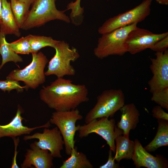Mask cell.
I'll use <instances>...</instances> for the list:
<instances>
[{
	"instance_id": "6da1fadb",
	"label": "cell",
	"mask_w": 168,
	"mask_h": 168,
	"mask_svg": "<svg viewBox=\"0 0 168 168\" xmlns=\"http://www.w3.org/2000/svg\"><path fill=\"white\" fill-rule=\"evenodd\" d=\"M88 92L84 84H76L72 80L57 78L40 91L41 100L50 109L57 111L76 109L89 100Z\"/></svg>"
},
{
	"instance_id": "7a4b0ae2",
	"label": "cell",
	"mask_w": 168,
	"mask_h": 168,
	"mask_svg": "<svg viewBox=\"0 0 168 168\" xmlns=\"http://www.w3.org/2000/svg\"><path fill=\"white\" fill-rule=\"evenodd\" d=\"M135 23L102 34L93 50L95 56L102 59L111 55L122 56L127 52L125 41L129 33L137 27Z\"/></svg>"
},
{
	"instance_id": "3957f363",
	"label": "cell",
	"mask_w": 168,
	"mask_h": 168,
	"mask_svg": "<svg viewBox=\"0 0 168 168\" xmlns=\"http://www.w3.org/2000/svg\"><path fill=\"white\" fill-rule=\"evenodd\" d=\"M55 0H35L30 10L21 29L28 30L41 26L54 20H59L66 23L71 22L69 17L65 13L67 10L57 9Z\"/></svg>"
},
{
	"instance_id": "277c9868",
	"label": "cell",
	"mask_w": 168,
	"mask_h": 168,
	"mask_svg": "<svg viewBox=\"0 0 168 168\" xmlns=\"http://www.w3.org/2000/svg\"><path fill=\"white\" fill-rule=\"evenodd\" d=\"M55 53L49 62L45 76H56L57 78L65 76H73L76 70L71 64L80 57L77 49L71 48L68 44L64 40H58L54 48Z\"/></svg>"
},
{
	"instance_id": "5b68a950",
	"label": "cell",
	"mask_w": 168,
	"mask_h": 168,
	"mask_svg": "<svg viewBox=\"0 0 168 168\" xmlns=\"http://www.w3.org/2000/svg\"><path fill=\"white\" fill-rule=\"evenodd\" d=\"M32 54L31 62L22 69L12 71L6 79L23 82L26 89H35L45 81L44 69L48 62L46 56L41 52Z\"/></svg>"
},
{
	"instance_id": "8992f818",
	"label": "cell",
	"mask_w": 168,
	"mask_h": 168,
	"mask_svg": "<svg viewBox=\"0 0 168 168\" xmlns=\"http://www.w3.org/2000/svg\"><path fill=\"white\" fill-rule=\"evenodd\" d=\"M124 104V95L121 89L105 90L97 96L96 104L86 114L85 123L102 117H112Z\"/></svg>"
},
{
	"instance_id": "52a82bcc",
	"label": "cell",
	"mask_w": 168,
	"mask_h": 168,
	"mask_svg": "<svg viewBox=\"0 0 168 168\" xmlns=\"http://www.w3.org/2000/svg\"><path fill=\"white\" fill-rule=\"evenodd\" d=\"M83 116L77 109L67 111H55L52 114L49 121L50 124L56 126L62 136L65 153L70 156L75 147L74 136L80 125L76 126L77 121L82 120Z\"/></svg>"
},
{
	"instance_id": "ba28073f",
	"label": "cell",
	"mask_w": 168,
	"mask_h": 168,
	"mask_svg": "<svg viewBox=\"0 0 168 168\" xmlns=\"http://www.w3.org/2000/svg\"><path fill=\"white\" fill-rule=\"evenodd\" d=\"M152 1L144 0L135 7L109 18L99 28L98 32L102 35L142 21L150 14Z\"/></svg>"
},
{
	"instance_id": "9c48e42d",
	"label": "cell",
	"mask_w": 168,
	"mask_h": 168,
	"mask_svg": "<svg viewBox=\"0 0 168 168\" xmlns=\"http://www.w3.org/2000/svg\"><path fill=\"white\" fill-rule=\"evenodd\" d=\"M93 119L83 125H80L78 132V136L82 138L91 133H96L105 139L110 149L114 153L115 151L114 128L115 120L102 117Z\"/></svg>"
},
{
	"instance_id": "30bf717a",
	"label": "cell",
	"mask_w": 168,
	"mask_h": 168,
	"mask_svg": "<svg viewBox=\"0 0 168 168\" xmlns=\"http://www.w3.org/2000/svg\"><path fill=\"white\" fill-rule=\"evenodd\" d=\"M33 139H38L34 143L40 148L48 150L54 158H61V151L64 142L60 131L56 126L51 129L44 128L42 133L37 132L32 135H26L23 139L26 141Z\"/></svg>"
},
{
	"instance_id": "8fae6325",
	"label": "cell",
	"mask_w": 168,
	"mask_h": 168,
	"mask_svg": "<svg viewBox=\"0 0 168 168\" xmlns=\"http://www.w3.org/2000/svg\"><path fill=\"white\" fill-rule=\"evenodd\" d=\"M168 35V32L154 34L137 27L131 31L127 36L125 41L127 52L135 54L150 49L156 42Z\"/></svg>"
},
{
	"instance_id": "7c38bea8",
	"label": "cell",
	"mask_w": 168,
	"mask_h": 168,
	"mask_svg": "<svg viewBox=\"0 0 168 168\" xmlns=\"http://www.w3.org/2000/svg\"><path fill=\"white\" fill-rule=\"evenodd\" d=\"M156 57L150 58V68L152 74L148 84L152 93L168 87V50L156 52Z\"/></svg>"
},
{
	"instance_id": "4fadbf2b",
	"label": "cell",
	"mask_w": 168,
	"mask_h": 168,
	"mask_svg": "<svg viewBox=\"0 0 168 168\" xmlns=\"http://www.w3.org/2000/svg\"><path fill=\"white\" fill-rule=\"evenodd\" d=\"M21 164V168H52L54 157L48 150L41 149L34 142L30 145Z\"/></svg>"
},
{
	"instance_id": "5bb4252c",
	"label": "cell",
	"mask_w": 168,
	"mask_h": 168,
	"mask_svg": "<svg viewBox=\"0 0 168 168\" xmlns=\"http://www.w3.org/2000/svg\"><path fill=\"white\" fill-rule=\"evenodd\" d=\"M135 149L132 159L136 168L141 167L147 168H166L168 167L167 160L161 155L155 156L149 153L136 139L134 141Z\"/></svg>"
},
{
	"instance_id": "9a60e30c",
	"label": "cell",
	"mask_w": 168,
	"mask_h": 168,
	"mask_svg": "<svg viewBox=\"0 0 168 168\" xmlns=\"http://www.w3.org/2000/svg\"><path fill=\"white\" fill-rule=\"evenodd\" d=\"M23 110L19 105L15 116L7 124L0 125V138L8 137L13 139L24 134H29L34 130L40 128H49L50 126L49 121L44 125L30 128L24 126L22 122L24 118L21 116Z\"/></svg>"
},
{
	"instance_id": "2e32d148",
	"label": "cell",
	"mask_w": 168,
	"mask_h": 168,
	"mask_svg": "<svg viewBox=\"0 0 168 168\" xmlns=\"http://www.w3.org/2000/svg\"><path fill=\"white\" fill-rule=\"evenodd\" d=\"M120 110V119L116 126L124 135L129 137L130 131L135 129L139 122V112L133 103L124 104Z\"/></svg>"
},
{
	"instance_id": "e0dca14e",
	"label": "cell",
	"mask_w": 168,
	"mask_h": 168,
	"mask_svg": "<svg viewBox=\"0 0 168 168\" xmlns=\"http://www.w3.org/2000/svg\"><path fill=\"white\" fill-rule=\"evenodd\" d=\"M114 134L115 154L114 158L115 160L119 162L123 159H131L135 149L134 141L130 140L129 137L124 135L122 130L116 126L114 128Z\"/></svg>"
},
{
	"instance_id": "ac0fdd59",
	"label": "cell",
	"mask_w": 168,
	"mask_h": 168,
	"mask_svg": "<svg viewBox=\"0 0 168 168\" xmlns=\"http://www.w3.org/2000/svg\"><path fill=\"white\" fill-rule=\"evenodd\" d=\"M19 29L12 12L10 2L7 0H2L0 33L5 35H14L19 37L21 34Z\"/></svg>"
},
{
	"instance_id": "d6986e66",
	"label": "cell",
	"mask_w": 168,
	"mask_h": 168,
	"mask_svg": "<svg viewBox=\"0 0 168 168\" xmlns=\"http://www.w3.org/2000/svg\"><path fill=\"white\" fill-rule=\"evenodd\" d=\"M157 132L153 140L145 147L148 152L155 151L159 147L168 146V121L157 119Z\"/></svg>"
},
{
	"instance_id": "ffe728a7",
	"label": "cell",
	"mask_w": 168,
	"mask_h": 168,
	"mask_svg": "<svg viewBox=\"0 0 168 168\" xmlns=\"http://www.w3.org/2000/svg\"><path fill=\"white\" fill-rule=\"evenodd\" d=\"M70 156L63 161L60 168H93L94 166L83 153L77 151L76 147L72 149Z\"/></svg>"
},
{
	"instance_id": "44dd1931",
	"label": "cell",
	"mask_w": 168,
	"mask_h": 168,
	"mask_svg": "<svg viewBox=\"0 0 168 168\" xmlns=\"http://www.w3.org/2000/svg\"><path fill=\"white\" fill-rule=\"evenodd\" d=\"M0 54L2 57V62L0 69L8 62L15 63L22 62V58L11 49L5 39V35L0 33Z\"/></svg>"
},
{
	"instance_id": "7402d4cb",
	"label": "cell",
	"mask_w": 168,
	"mask_h": 168,
	"mask_svg": "<svg viewBox=\"0 0 168 168\" xmlns=\"http://www.w3.org/2000/svg\"><path fill=\"white\" fill-rule=\"evenodd\" d=\"M12 12L20 29H21L29 12L30 6L19 1L10 0Z\"/></svg>"
},
{
	"instance_id": "603a6c76",
	"label": "cell",
	"mask_w": 168,
	"mask_h": 168,
	"mask_svg": "<svg viewBox=\"0 0 168 168\" xmlns=\"http://www.w3.org/2000/svg\"><path fill=\"white\" fill-rule=\"evenodd\" d=\"M31 48V53H35L42 48L46 47L54 48L58 40L51 37L33 35L29 34L27 36Z\"/></svg>"
},
{
	"instance_id": "cb8c5ba5",
	"label": "cell",
	"mask_w": 168,
	"mask_h": 168,
	"mask_svg": "<svg viewBox=\"0 0 168 168\" xmlns=\"http://www.w3.org/2000/svg\"><path fill=\"white\" fill-rule=\"evenodd\" d=\"M81 0H76L75 2H72L67 7V10H71L69 18L71 21L74 25L78 26L82 22L83 19L84 9L80 6Z\"/></svg>"
},
{
	"instance_id": "d4e9b609",
	"label": "cell",
	"mask_w": 168,
	"mask_h": 168,
	"mask_svg": "<svg viewBox=\"0 0 168 168\" xmlns=\"http://www.w3.org/2000/svg\"><path fill=\"white\" fill-rule=\"evenodd\" d=\"M8 44L13 50L18 54H29L31 53V48L27 36L22 37Z\"/></svg>"
},
{
	"instance_id": "484cf974",
	"label": "cell",
	"mask_w": 168,
	"mask_h": 168,
	"mask_svg": "<svg viewBox=\"0 0 168 168\" xmlns=\"http://www.w3.org/2000/svg\"><path fill=\"white\" fill-rule=\"evenodd\" d=\"M152 94L151 100L163 109L168 110V87Z\"/></svg>"
},
{
	"instance_id": "4316f807",
	"label": "cell",
	"mask_w": 168,
	"mask_h": 168,
	"mask_svg": "<svg viewBox=\"0 0 168 168\" xmlns=\"http://www.w3.org/2000/svg\"><path fill=\"white\" fill-rule=\"evenodd\" d=\"M24 89H25V86H21L18 81L8 79L0 81V89L4 91L10 92L13 90H16L18 92H21L23 91Z\"/></svg>"
},
{
	"instance_id": "83f0119b",
	"label": "cell",
	"mask_w": 168,
	"mask_h": 168,
	"mask_svg": "<svg viewBox=\"0 0 168 168\" xmlns=\"http://www.w3.org/2000/svg\"><path fill=\"white\" fill-rule=\"evenodd\" d=\"M168 47V35L156 42L150 49L156 52H164Z\"/></svg>"
},
{
	"instance_id": "f1b7e54d",
	"label": "cell",
	"mask_w": 168,
	"mask_h": 168,
	"mask_svg": "<svg viewBox=\"0 0 168 168\" xmlns=\"http://www.w3.org/2000/svg\"><path fill=\"white\" fill-rule=\"evenodd\" d=\"M152 112L153 117L157 119H163L168 121V114L165 112L163 108L158 105L154 106Z\"/></svg>"
},
{
	"instance_id": "f546056e",
	"label": "cell",
	"mask_w": 168,
	"mask_h": 168,
	"mask_svg": "<svg viewBox=\"0 0 168 168\" xmlns=\"http://www.w3.org/2000/svg\"><path fill=\"white\" fill-rule=\"evenodd\" d=\"M112 151L110 149L109 151V156L108 160L104 165L99 166L100 168H118L120 166L118 164L115 162L114 157H113Z\"/></svg>"
},
{
	"instance_id": "4dcf8cb0",
	"label": "cell",
	"mask_w": 168,
	"mask_h": 168,
	"mask_svg": "<svg viewBox=\"0 0 168 168\" xmlns=\"http://www.w3.org/2000/svg\"><path fill=\"white\" fill-rule=\"evenodd\" d=\"M12 139L13 140L14 145V156L12 158L11 168H19V167L17 163L16 157L18 152L17 151V147L20 142L19 138L17 137V138H14Z\"/></svg>"
},
{
	"instance_id": "1f68e13d",
	"label": "cell",
	"mask_w": 168,
	"mask_h": 168,
	"mask_svg": "<svg viewBox=\"0 0 168 168\" xmlns=\"http://www.w3.org/2000/svg\"><path fill=\"white\" fill-rule=\"evenodd\" d=\"M24 2L29 6L32 4L35 0H15Z\"/></svg>"
},
{
	"instance_id": "d6a6232c",
	"label": "cell",
	"mask_w": 168,
	"mask_h": 168,
	"mask_svg": "<svg viewBox=\"0 0 168 168\" xmlns=\"http://www.w3.org/2000/svg\"><path fill=\"white\" fill-rule=\"evenodd\" d=\"M159 4L167 5H168V0H155Z\"/></svg>"
},
{
	"instance_id": "836d02e7",
	"label": "cell",
	"mask_w": 168,
	"mask_h": 168,
	"mask_svg": "<svg viewBox=\"0 0 168 168\" xmlns=\"http://www.w3.org/2000/svg\"><path fill=\"white\" fill-rule=\"evenodd\" d=\"M2 0H0V14L2 8Z\"/></svg>"
}]
</instances>
